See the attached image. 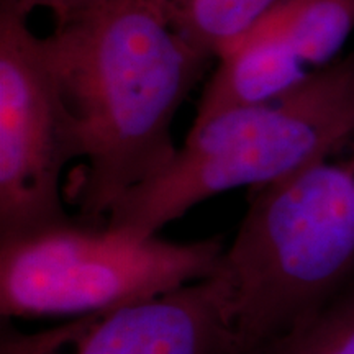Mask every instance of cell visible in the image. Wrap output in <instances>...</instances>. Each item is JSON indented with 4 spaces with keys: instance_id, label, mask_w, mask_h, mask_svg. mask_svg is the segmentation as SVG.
<instances>
[{
    "instance_id": "6da1fadb",
    "label": "cell",
    "mask_w": 354,
    "mask_h": 354,
    "mask_svg": "<svg viewBox=\"0 0 354 354\" xmlns=\"http://www.w3.org/2000/svg\"><path fill=\"white\" fill-rule=\"evenodd\" d=\"M43 43L84 145L66 201L79 221L104 225L176 158L172 120L212 57L172 28L159 0H105Z\"/></svg>"
},
{
    "instance_id": "7a4b0ae2",
    "label": "cell",
    "mask_w": 354,
    "mask_h": 354,
    "mask_svg": "<svg viewBox=\"0 0 354 354\" xmlns=\"http://www.w3.org/2000/svg\"><path fill=\"white\" fill-rule=\"evenodd\" d=\"M214 276L234 354L284 333L354 282V128L300 169L250 190Z\"/></svg>"
},
{
    "instance_id": "3957f363",
    "label": "cell",
    "mask_w": 354,
    "mask_h": 354,
    "mask_svg": "<svg viewBox=\"0 0 354 354\" xmlns=\"http://www.w3.org/2000/svg\"><path fill=\"white\" fill-rule=\"evenodd\" d=\"M351 128L354 53L276 99L194 123L167 169L115 203L105 225L158 234L207 198L292 174Z\"/></svg>"
},
{
    "instance_id": "277c9868",
    "label": "cell",
    "mask_w": 354,
    "mask_h": 354,
    "mask_svg": "<svg viewBox=\"0 0 354 354\" xmlns=\"http://www.w3.org/2000/svg\"><path fill=\"white\" fill-rule=\"evenodd\" d=\"M220 236L174 243L110 225L73 223L0 240V313L76 318L123 307L210 277Z\"/></svg>"
},
{
    "instance_id": "5b68a950",
    "label": "cell",
    "mask_w": 354,
    "mask_h": 354,
    "mask_svg": "<svg viewBox=\"0 0 354 354\" xmlns=\"http://www.w3.org/2000/svg\"><path fill=\"white\" fill-rule=\"evenodd\" d=\"M26 19L0 3V240L73 223L61 176L84 158L76 117Z\"/></svg>"
},
{
    "instance_id": "8992f818",
    "label": "cell",
    "mask_w": 354,
    "mask_h": 354,
    "mask_svg": "<svg viewBox=\"0 0 354 354\" xmlns=\"http://www.w3.org/2000/svg\"><path fill=\"white\" fill-rule=\"evenodd\" d=\"M0 354H234L225 294L210 277L38 331L2 322Z\"/></svg>"
},
{
    "instance_id": "52a82bcc",
    "label": "cell",
    "mask_w": 354,
    "mask_h": 354,
    "mask_svg": "<svg viewBox=\"0 0 354 354\" xmlns=\"http://www.w3.org/2000/svg\"><path fill=\"white\" fill-rule=\"evenodd\" d=\"M197 107L202 123L228 110L263 104L304 82L308 71L281 41L253 28L220 57Z\"/></svg>"
},
{
    "instance_id": "ba28073f",
    "label": "cell",
    "mask_w": 354,
    "mask_h": 354,
    "mask_svg": "<svg viewBox=\"0 0 354 354\" xmlns=\"http://www.w3.org/2000/svg\"><path fill=\"white\" fill-rule=\"evenodd\" d=\"M254 28L317 71L338 59L354 32V0H281Z\"/></svg>"
},
{
    "instance_id": "9c48e42d",
    "label": "cell",
    "mask_w": 354,
    "mask_h": 354,
    "mask_svg": "<svg viewBox=\"0 0 354 354\" xmlns=\"http://www.w3.org/2000/svg\"><path fill=\"white\" fill-rule=\"evenodd\" d=\"M172 28L220 59L281 0H159Z\"/></svg>"
},
{
    "instance_id": "30bf717a",
    "label": "cell",
    "mask_w": 354,
    "mask_h": 354,
    "mask_svg": "<svg viewBox=\"0 0 354 354\" xmlns=\"http://www.w3.org/2000/svg\"><path fill=\"white\" fill-rule=\"evenodd\" d=\"M241 354H354V282L292 328Z\"/></svg>"
},
{
    "instance_id": "8fae6325",
    "label": "cell",
    "mask_w": 354,
    "mask_h": 354,
    "mask_svg": "<svg viewBox=\"0 0 354 354\" xmlns=\"http://www.w3.org/2000/svg\"><path fill=\"white\" fill-rule=\"evenodd\" d=\"M105 0H0V3H8L17 8L25 17L37 8H46L55 17V25H64L68 21L77 19Z\"/></svg>"
}]
</instances>
